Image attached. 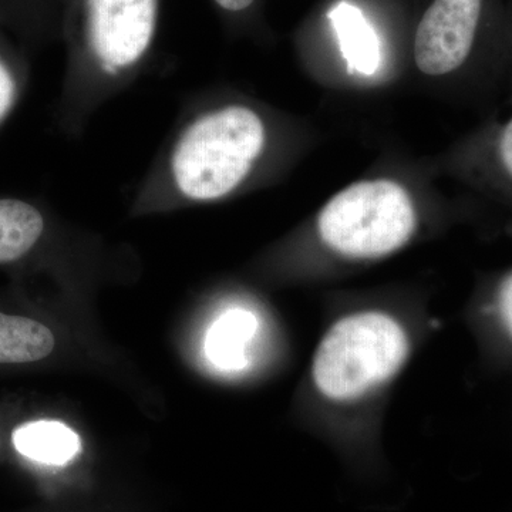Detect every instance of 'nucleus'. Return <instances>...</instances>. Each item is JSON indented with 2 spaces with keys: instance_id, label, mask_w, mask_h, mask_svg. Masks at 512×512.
I'll return each instance as SVG.
<instances>
[{
  "instance_id": "f257e3e1",
  "label": "nucleus",
  "mask_w": 512,
  "mask_h": 512,
  "mask_svg": "<svg viewBox=\"0 0 512 512\" xmlns=\"http://www.w3.org/2000/svg\"><path fill=\"white\" fill-rule=\"evenodd\" d=\"M410 350L407 329L390 313H349L320 339L312 360L313 384L329 402H359L403 369Z\"/></svg>"
},
{
  "instance_id": "f03ea898",
  "label": "nucleus",
  "mask_w": 512,
  "mask_h": 512,
  "mask_svg": "<svg viewBox=\"0 0 512 512\" xmlns=\"http://www.w3.org/2000/svg\"><path fill=\"white\" fill-rule=\"evenodd\" d=\"M264 121L245 106H227L195 121L178 141L173 175L195 201L220 200L237 190L264 151Z\"/></svg>"
},
{
  "instance_id": "7ed1b4c3",
  "label": "nucleus",
  "mask_w": 512,
  "mask_h": 512,
  "mask_svg": "<svg viewBox=\"0 0 512 512\" xmlns=\"http://www.w3.org/2000/svg\"><path fill=\"white\" fill-rule=\"evenodd\" d=\"M417 228L409 191L392 180L359 181L339 191L319 212L320 241L340 256L373 261L400 251Z\"/></svg>"
},
{
  "instance_id": "20e7f679",
  "label": "nucleus",
  "mask_w": 512,
  "mask_h": 512,
  "mask_svg": "<svg viewBox=\"0 0 512 512\" xmlns=\"http://www.w3.org/2000/svg\"><path fill=\"white\" fill-rule=\"evenodd\" d=\"M495 33L507 36L495 0H430L414 28V64L424 76H450Z\"/></svg>"
},
{
  "instance_id": "39448f33",
  "label": "nucleus",
  "mask_w": 512,
  "mask_h": 512,
  "mask_svg": "<svg viewBox=\"0 0 512 512\" xmlns=\"http://www.w3.org/2000/svg\"><path fill=\"white\" fill-rule=\"evenodd\" d=\"M328 19L348 72L373 76L382 60V45L375 26L365 12L348 0H340L328 12Z\"/></svg>"
},
{
  "instance_id": "423d86ee",
  "label": "nucleus",
  "mask_w": 512,
  "mask_h": 512,
  "mask_svg": "<svg viewBox=\"0 0 512 512\" xmlns=\"http://www.w3.org/2000/svg\"><path fill=\"white\" fill-rule=\"evenodd\" d=\"M259 329L254 312L231 308L218 316L205 336V353L212 365L225 372H238L249 363V348Z\"/></svg>"
},
{
  "instance_id": "0eeeda50",
  "label": "nucleus",
  "mask_w": 512,
  "mask_h": 512,
  "mask_svg": "<svg viewBox=\"0 0 512 512\" xmlns=\"http://www.w3.org/2000/svg\"><path fill=\"white\" fill-rule=\"evenodd\" d=\"M12 440L22 456L49 466H63L82 450L76 431L55 420L22 424L13 431Z\"/></svg>"
},
{
  "instance_id": "6e6552de",
  "label": "nucleus",
  "mask_w": 512,
  "mask_h": 512,
  "mask_svg": "<svg viewBox=\"0 0 512 512\" xmlns=\"http://www.w3.org/2000/svg\"><path fill=\"white\" fill-rule=\"evenodd\" d=\"M45 228V215L35 204L19 198H0V265L29 255Z\"/></svg>"
},
{
  "instance_id": "1a4fd4ad",
  "label": "nucleus",
  "mask_w": 512,
  "mask_h": 512,
  "mask_svg": "<svg viewBox=\"0 0 512 512\" xmlns=\"http://www.w3.org/2000/svg\"><path fill=\"white\" fill-rule=\"evenodd\" d=\"M52 330L37 320L0 312V365L39 362L55 349Z\"/></svg>"
},
{
  "instance_id": "9d476101",
  "label": "nucleus",
  "mask_w": 512,
  "mask_h": 512,
  "mask_svg": "<svg viewBox=\"0 0 512 512\" xmlns=\"http://www.w3.org/2000/svg\"><path fill=\"white\" fill-rule=\"evenodd\" d=\"M0 26L26 42H42L56 28L55 0H0Z\"/></svg>"
},
{
  "instance_id": "9b49d317",
  "label": "nucleus",
  "mask_w": 512,
  "mask_h": 512,
  "mask_svg": "<svg viewBox=\"0 0 512 512\" xmlns=\"http://www.w3.org/2000/svg\"><path fill=\"white\" fill-rule=\"evenodd\" d=\"M0 26V126L15 109L20 94V70L13 50L6 43Z\"/></svg>"
},
{
  "instance_id": "f8f14e48",
  "label": "nucleus",
  "mask_w": 512,
  "mask_h": 512,
  "mask_svg": "<svg viewBox=\"0 0 512 512\" xmlns=\"http://www.w3.org/2000/svg\"><path fill=\"white\" fill-rule=\"evenodd\" d=\"M488 154H491L503 183L512 191V114L494 131Z\"/></svg>"
},
{
  "instance_id": "ddd939ff",
  "label": "nucleus",
  "mask_w": 512,
  "mask_h": 512,
  "mask_svg": "<svg viewBox=\"0 0 512 512\" xmlns=\"http://www.w3.org/2000/svg\"><path fill=\"white\" fill-rule=\"evenodd\" d=\"M497 308L505 329L512 338V271L508 272L498 286Z\"/></svg>"
},
{
  "instance_id": "4468645a",
  "label": "nucleus",
  "mask_w": 512,
  "mask_h": 512,
  "mask_svg": "<svg viewBox=\"0 0 512 512\" xmlns=\"http://www.w3.org/2000/svg\"><path fill=\"white\" fill-rule=\"evenodd\" d=\"M259 0H214L217 8L232 18L248 15L258 5Z\"/></svg>"
},
{
  "instance_id": "2eb2a0df",
  "label": "nucleus",
  "mask_w": 512,
  "mask_h": 512,
  "mask_svg": "<svg viewBox=\"0 0 512 512\" xmlns=\"http://www.w3.org/2000/svg\"><path fill=\"white\" fill-rule=\"evenodd\" d=\"M505 33H507L508 43L512 46V2L508 15L505 16Z\"/></svg>"
}]
</instances>
